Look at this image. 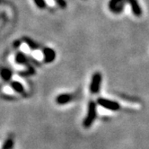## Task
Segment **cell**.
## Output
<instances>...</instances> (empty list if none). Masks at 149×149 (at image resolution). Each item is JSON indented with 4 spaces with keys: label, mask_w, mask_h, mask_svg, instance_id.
I'll return each mask as SVG.
<instances>
[{
    "label": "cell",
    "mask_w": 149,
    "mask_h": 149,
    "mask_svg": "<svg viewBox=\"0 0 149 149\" xmlns=\"http://www.w3.org/2000/svg\"><path fill=\"white\" fill-rule=\"evenodd\" d=\"M97 116V108L96 103L93 102H90L88 104V110H87V115L84 118L83 121V125L84 127H90L93 123L94 122L95 119Z\"/></svg>",
    "instance_id": "obj_1"
},
{
    "label": "cell",
    "mask_w": 149,
    "mask_h": 149,
    "mask_svg": "<svg viewBox=\"0 0 149 149\" xmlns=\"http://www.w3.org/2000/svg\"><path fill=\"white\" fill-rule=\"evenodd\" d=\"M102 81V74L100 72H95L93 74L92 80H91V84H90V92L92 93L96 94V93H99V91L101 89Z\"/></svg>",
    "instance_id": "obj_2"
},
{
    "label": "cell",
    "mask_w": 149,
    "mask_h": 149,
    "mask_svg": "<svg viewBox=\"0 0 149 149\" xmlns=\"http://www.w3.org/2000/svg\"><path fill=\"white\" fill-rule=\"evenodd\" d=\"M97 103L102 106V108L109 110V111H119L120 109V105L114 101L109 100V99H105V98H99L97 100Z\"/></svg>",
    "instance_id": "obj_3"
},
{
    "label": "cell",
    "mask_w": 149,
    "mask_h": 149,
    "mask_svg": "<svg viewBox=\"0 0 149 149\" xmlns=\"http://www.w3.org/2000/svg\"><path fill=\"white\" fill-rule=\"evenodd\" d=\"M73 100V95L69 93H62L56 97V102L59 105L67 104Z\"/></svg>",
    "instance_id": "obj_4"
},
{
    "label": "cell",
    "mask_w": 149,
    "mask_h": 149,
    "mask_svg": "<svg viewBox=\"0 0 149 149\" xmlns=\"http://www.w3.org/2000/svg\"><path fill=\"white\" fill-rule=\"evenodd\" d=\"M43 56H44L45 62L49 63V62H52L55 59L56 54L51 49H45V50L43 51Z\"/></svg>",
    "instance_id": "obj_5"
},
{
    "label": "cell",
    "mask_w": 149,
    "mask_h": 149,
    "mask_svg": "<svg viewBox=\"0 0 149 149\" xmlns=\"http://www.w3.org/2000/svg\"><path fill=\"white\" fill-rule=\"evenodd\" d=\"M0 77H2V79L4 81L7 82L12 77V72L10 71L8 68H0Z\"/></svg>",
    "instance_id": "obj_6"
},
{
    "label": "cell",
    "mask_w": 149,
    "mask_h": 149,
    "mask_svg": "<svg viewBox=\"0 0 149 149\" xmlns=\"http://www.w3.org/2000/svg\"><path fill=\"white\" fill-rule=\"evenodd\" d=\"M11 87L14 89V91L19 93H23L24 92V87L21 83L17 82V81H14L11 83Z\"/></svg>",
    "instance_id": "obj_7"
},
{
    "label": "cell",
    "mask_w": 149,
    "mask_h": 149,
    "mask_svg": "<svg viewBox=\"0 0 149 149\" xmlns=\"http://www.w3.org/2000/svg\"><path fill=\"white\" fill-rule=\"evenodd\" d=\"M15 62L18 63L19 65H24L26 63V57L24 53H18L15 56Z\"/></svg>",
    "instance_id": "obj_8"
},
{
    "label": "cell",
    "mask_w": 149,
    "mask_h": 149,
    "mask_svg": "<svg viewBox=\"0 0 149 149\" xmlns=\"http://www.w3.org/2000/svg\"><path fill=\"white\" fill-rule=\"evenodd\" d=\"M13 146H14V142H13V140H12V139H7V140L5 142V144H4L2 149H12Z\"/></svg>",
    "instance_id": "obj_9"
},
{
    "label": "cell",
    "mask_w": 149,
    "mask_h": 149,
    "mask_svg": "<svg viewBox=\"0 0 149 149\" xmlns=\"http://www.w3.org/2000/svg\"><path fill=\"white\" fill-rule=\"evenodd\" d=\"M45 3L49 6H51V7H54L56 6V2L54 0H44Z\"/></svg>",
    "instance_id": "obj_10"
}]
</instances>
